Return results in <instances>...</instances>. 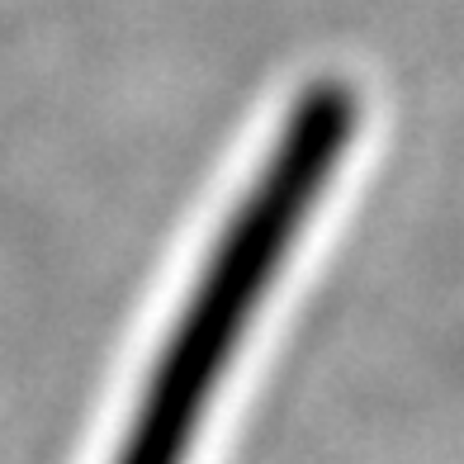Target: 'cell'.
<instances>
[{"mask_svg":"<svg viewBox=\"0 0 464 464\" xmlns=\"http://www.w3.org/2000/svg\"><path fill=\"white\" fill-rule=\"evenodd\" d=\"M355 129V95L342 81L313 86L299 110L289 114L276 138L261 180L246 189L242 208L232 214L214 261L189 294V308L166 346L161 365L147 384L142 412L114 464H180L185 446L199 427L204 398L218 384L232 346L242 336L246 313L256 308L270 285L289 237L304 227L313 199L323 195Z\"/></svg>","mask_w":464,"mask_h":464,"instance_id":"6da1fadb","label":"cell"}]
</instances>
